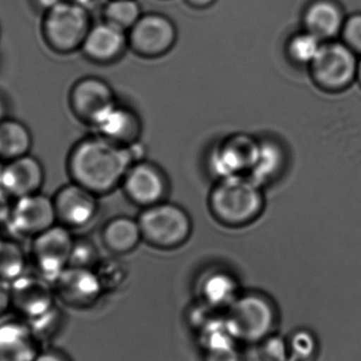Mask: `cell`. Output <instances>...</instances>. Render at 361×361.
I'll return each instance as SVG.
<instances>
[{
  "mask_svg": "<svg viewBox=\"0 0 361 361\" xmlns=\"http://www.w3.org/2000/svg\"><path fill=\"white\" fill-rule=\"evenodd\" d=\"M44 180L42 163L30 154L4 162L0 167V187L16 199L39 192Z\"/></svg>",
  "mask_w": 361,
  "mask_h": 361,
  "instance_id": "obj_16",
  "label": "cell"
},
{
  "mask_svg": "<svg viewBox=\"0 0 361 361\" xmlns=\"http://www.w3.org/2000/svg\"><path fill=\"white\" fill-rule=\"evenodd\" d=\"M143 15L137 0H107L102 8V20L128 33Z\"/></svg>",
  "mask_w": 361,
  "mask_h": 361,
  "instance_id": "obj_26",
  "label": "cell"
},
{
  "mask_svg": "<svg viewBox=\"0 0 361 361\" xmlns=\"http://www.w3.org/2000/svg\"><path fill=\"white\" fill-rule=\"evenodd\" d=\"M34 361H69V360L59 352H44L39 354Z\"/></svg>",
  "mask_w": 361,
  "mask_h": 361,
  "instance_id": "obj_38",
  "label": "cell"
},
{
  "mask_svg": "<svg viewBox=\"0 0 361 361\" xmlns=\"http://www.w3.org/2000/svg\"><path fill=\"white\" fill-rule=\"evenodd\" d=\"M259 140L244 133L231 135L223 140L210 152L208 166L218 180L237 176H247L252 169Z\"/></svg>",
  "mask_w": 361,
  "mask_h": 361,
  "instance_id": "obj_9",
  "label": "cell"
},
{
  "mask_svg": "<svg viewBox=\"0 0 361 361\" xmlns=\"http://www.w3.org/2000/svg\"><path fill=\"white\" fill-rule=\"evenodd\" d=\"M104 292H114L126 281L128 271L124 262L118 258L105 259L99 261L94 269Z\"/></svg>",
  "mask_w": 361,
  "mask_h": 361,
  "instance_id": "obj_28",
  "label": "cell"
},
{
  "mask_svg": "<svg viewBox=\"0 0 361 361\" xmlns=\"http://www.w3.org/2000/svg\"><path fill=\"white\" fill-rule=\"evenodd\" d=\"M225 317L239 343L257 345L274 335L279 319L273 299L258 290L241 292Z\"/></svg>",
  "mask_w": 361,
  "mask_h": 361,
  "instance_id": "obj_3",
  "label": "cell"
},
{
  "mask_svg": "<svg viewBox=\"0 0 361 361\" xmlns=\"http://www.w3.org/2000/svg\"><path fill=\"white\" fill-rule=\"evenodd\" d=\"M54 202L37 192L16 199L11 209L8 224L19 235H36L56 224Z\"/></svg>",
  "mask_w": 361,
  "mask_h": 361,
  "instance_id": "obj_11",
  "label": "cell"
},
{
  "mask_svg": "<svg viewBox=\"0 0 361 361\" xmlns=\"http://www.w3.org/2000/svg\"><path fill=\"white\" fill-rule=\"evenodd\" d=\"M32 135L23 123L14 118L0 121V160L4 162L29 154Z\"/></svg>",
  "mask_w": 361,
  "mask_h": 361,
  "instance_id": "obj_24",
  "label": "cell"
},
{
  "mask_svg": "<svg viewBox=\"0 0 361 361\" xmlns=\"http://www.w3.org/2000/svg\"><path fill=\"white\" fill-rule=\"evenodd\" d=\"M92 25L87 6L61 0L42 14L40 30L49 49L70 54L80 50Z\"/></svg>",
  "mask_w": 361,
  "mask_h": 361,
  "instance_id": "obj_4",
  "label": "cell"
},
{
  "mask_svg": "<svg viewBox=\"0 0 361 361\" xmlns=\"http://www.w3.org/2000/svg\"><path fill=\"white\" fill-rule=\"evenodd\" d=\"M0 35H1V31H0Z\"/></svg>",
  "mask_w": 361,
  "mask_h": 361,
  "instance_id": "obj_42",
  "label": "cell"
},
{
  "mask_svg": "<svg viewBox=\"0 0 361 361\" xmlns=\"http://www.w3.org/2000/svg\"><path fill=\"white\" fill-rule=\"evenodd\" d=\"M99 262V252L92 242L87 239H74L69 267L94 269Z\"/></svg>",
  "mask_w": 361,
  "mask_h": 361,
  "instance_id": "obj_29",
  "label": "cell"
},
{
  "mask_svg": "<svg viewBox=\"0 0 361 361\" xmlns=\"http://www.w3.org/2000/svg\"><path fill=\"white\" fill-rule=\"evenodd\" d=\"M141 240V227L139 221L129 216H118L107 223L103 229V242L106 247L116 255L133 252Z\"/></svg>",
  "mask_w": 361,
  "mask_h": 361,
  "instance_id": "obj_23",
  "label": "cell"
},
{
  "mask_svg": "<svg viewBox=\"0 0 361 361\" xmlns=\"http://www.w3.org/2000/svg\"><path fill=\"white\" fill-rule=\"evenodd\" d=\"M6 110H8V103L4 99V94L0 93V121L6 118Z\"/></svg>",
  "mask_w": 361,
  "mask_h": 361,
  "instance_id": "obj_39",
  "label": "cell"
},
{
  "mask_svg": "<svg viewBox=\"0 0 361 361\" xmlns=\"http://www.w3.org/2000/svg\"><path fill=\"white\" fill-rule=\"evenodd\" d=\"M290 350L297 358H307L313 353L315 343L313 337L307 332H298L294 334L290 341Z\"/></svg>",
  "mask_w": 361,
  "mask_h": 361,
  "instance_id": "obj_32",
  "label": "cell"
},
{
  "mask_svg": "<svg viewBox=\"0 0 361 361\" xmlns=\"http://www.w3.org/2000/svg\"><path fill=\"white\" fill-rule=\"evenodd\" d=\"M25 267L23 248L13 240L0 238V279L14 281L23 275Z\"/></svg>",
  "mask_w": 361,
  "mask_h": 361,
  "instance_id": "obj_27",
  "label": "cell"
},
{
  "mask_svg": "<svg viewBox=\"0 0 361 361\" xmlns=\"http://www.w3.org/2000/svg\"><path fill=\"white\" fill-rule=\"evenodd\" d=\"M122 186L129 200L144 208L164 201L169 192V180L164 171L145 161H139L129 169Z\"/></svg>",
  "mask_w": 361,
  "mask_h": 361,
  "instance_id": "obj_10",
  "label": "cell"
},
{
  "mask_svg": "<svg viewBox=\"0 0 361 361\" xmlns=\"http://www.w3.org/2000/svg\"><path fill=\"white\" fill-rule=\"evenodd\" d=\"M10 195L0 187V226L8 223L12 204L10 203Z\"/></svg>",
  "mask_w": 361,
  "mask_h": 361,
  "instance_id": "obj_35",
  "label": "cell"
},
{
  "mask_svg": "<svg viewBox=\"0 0 361 361\" xmlns=\"http://www.w3.org/2000/svg\"><path fill=\"white\" fill-rule=\"evenodd\" d=\"M357 80L361 87V57H360V63H358Z\"/></svg>",
  "mask_w": 361,
  "mask_h": 361,
  "instance_id": "obj_41",
  "label": "cell"
},
{
  "mask_svg": "<svg viewBox=\"0 0 361 361\" xmlns=\"http://www.w3.org/2000/svg\"><path fill=\"white\" fill-rule=\"evenodd\" d=\"M286 164L283 146L274 140H259L258 152L247 177L263 187L280 177Z\"/></svg>",
  "mask_w": 361,
  "mask_h": 361,
  "instance_id": "obj_21",
  "label": "cell"
},
{
  "mask_svg": "<svg viewBox=\"0 0 361 361\" xmlns=\"http://www.w3.org/2000/svg\"><path fill=\"white\" fill-rule=\"evenodd\" d=\"M260 345L261 358L264 361H286L288 347L283 339L275 335L267 337L259 343Z\"/></svg>",
  "mask_w": 361,
  "mask_h": 361,
  "instance_id": "obj_31",
  "label": "cell"
},
{
  "mask_svg": "<svg viewBox=\"0 0 361 361\" xmlns=\"http://www.w3.org/2000/svg\"><path fill=\"white\" fill-rule=\"evenodd\" d=\"M127 49H129L127 32L102 20L92 25L80 51L92 63L109 65L122 59Z\"/></svg>",
  "mask_w": 361,
  "mask_h": 361,
  "instance_id": "obj_15",
  "label": "cell"
},
{
  "mask_svg": "<svg viewBox=\"0 0 361 361\" xmlns=\"http://www.w3.org/2000/svg\"><path fill=\"white\" fill-rule=\"evenodd\" d=\"M29 1L34 10L44 14L46 11L50 10L61 0H29Z\"/></svg>",
  "mask_w": 361,
  "mask_h": 361,
  "instance_id": "obj_36",
  "label": "cell"
},
{
  "mask_svg": "<svg viewBox=\"0 0 361 361\" xmlns=\"http://www.w3.org/2000/svg\"><path fill=\"white\" fill-rule=\"evenodd\" d=\"M347 16L341 0H309L301 11V27L324 42L339 39Z\"/></svg>",
  "mask_w": 361,
  "mask_h": 361,
  "instance_id": "obj_14",
  "label": "cell"
},
{
  "mask_svg": "<svg viewBox=\"0 0 361 361\" xmlns=\"http://www.w3.org/2000/svg\"><path fill=\"white\" fill-rule=\"evenodd\" d=\"M55 286L61 300L72 307H90L105 293L94 269L80 267H68Z\"/></svg>",
  "mask_w": 361,
  "mask_h": 361,
  "instance_id": "obj_17",
  "label": "cell"
},
{
  "mask_svg": "<svg viewBox=\"0 0 361 361\" xmlns=\"http://www.w3.org/2000/svg\"><path fill=\"white\" fill-rule=\"evenodd\" d=\"M69 103L78 120L93 125L107 108L116 103V99L107 82L95 76H87L72 87Z\"/></svg>",
  "mask_w": 361,
  "mask_h": 361,
  "instance_id": "obj_12",
  "label": "cell"
},
{
  "mask_svg": "<svg viewBox=\"0 0 361 361\" xmlns=\"http://www.w3.org/2000/svg\"><path fill=\"white\" fill-rule=\"evenodd\" d=\"M139 144L121 145L102 135L78 142L68 158V171L74 183L97 195L111 192L122 185L127 171L142 161Z\"/></svg>",
  "mask_w": 361,
  "mask_h": 361,
  "instance_id": "obj_1",
  "label": "cell"
},
{
  "mask_svg": "<svg viewBox=\"0 0 361 361\" xmlns=\"http://www.w3.org/2000/svg\"><path fill=\"white\" fill-rule=\"evenodd\" d=\"M137 221L143 240L160 250L180 247L189 239L192 229L186 210L165 201L144 208Z\"/></svg>",
  "mask_w": 361,
  "mask_h": 361,
  "instance_id": "obj_5",
  "label": "cell"
},
{
  "mask_svg": "<svg viewBox=\"0 0 361 361\" xmlns=\"http://www.w3.org/2000/svg\"><path fill=\"white\" fill-rule=\"evenodd\" d=\"M324 42L310 33L299 29L288 36L286 42V54L294 65L309 68L317 56Z\"/></svg>",
  "mask_w": 361,
  "mask_h": 361,
  "instance_id": "obj_25",
  "label": "cell"
},
{
  "mask_svg": "<svg viewBox=\"0 0 361 361\" xmlns=\"http://www.w3.org/2000/svg\"><path fill=\"white\" fill-rule=\"evenodd\" d=\"M97 195L76 183L61 187L53 197L57 221L68 228L89 224L99 208Z\"/></svg>",
  "mask_w": 361,
  "mask_h": 361,
  "instance_id": "obj_13",
  "label": "cell"
},
{
  "mask_svg": "<svg viewBox=\"0 0 361 361\" xmlns=\"http://www.w3.org/2000/svg\"><path fill=\"white\" fill-rule=\"evenodd\" d=\"M339 39L361 57V11L348 14Z\"/></svg>",
  "mask_w": 361,
  "mask_h": 361,
  "instance_id": "obj_30",
  "label": "cell"
},
{
  "mask_svg": "<svg viewBox=\"0 0 361 361\" xmlns=\"http://www.w3.org/2000/svg\"><path fill=\"white\" fill-rule=\"evenodd\" d=\"M183 1L193 10L203 11L214 6L218 0H183Z\"/></svg>",
  "mask_w": 361,
  "mask_h": 361,
  "instance_id": "obj_37",
  "label": "cell"
},
{
  "mask_svg": "<svg viewBox=\"0 0 361 361\" xmlns=\"http://www.w3.org/2000/svg\"><path fill=\"white\" fill-rule=\"evenodd\" d=\"M201 302L214 311H226L241 294L237 278L224 269L206 271L197 284Z\"/></svg>",
  "mask_w": 361,
  "mask_h": 361,
  "instance_id": "obj_20",
  "label": "cell"
},
{
  "mask_svg": "<svg viewBox=\"0 0 361 361\" xmlns=\"http://www.w3.org/2000/svg\"><path fill=\"white\" fill-rule=\"evenodd\" d=\"M48 283L42 276L21 275L11 283L12 305L35 322L50 315L53 296Z\"/></svg>",
  "mask_w": 361,
  "mask_h": 361,
  "instance_id": "obj_18",
  "label": "cell"
},
{
  "mask_svg": "<svg viewBox=\"0 0 361 361\" xmlns=\"http://www.w3.org/2000/svg\"><path fill=\"white\" fill-rule=\"evenodd\" d=\"M74 239L69 228L63 224L54 226L36 235L32 255L39 275L47 281H56L69 267L70 255Z\"/></svg>",
  "mask_w": 361,
  "mask_h": 361,
  "instance_id": "obj_8",
  "label": "cell"
},
{
  "mask_svg": "<svg viewBox=\"0 0 361 361\" xmlns=\"http://www.w3.org/2000/svg\"><path fill=\"white\" fill-rule=\"evenodd\" d=\"M360 56L341 39L322 44L309 67L314 84L328 93L347 90L357 80Z\"/></svg>",
  "mask_w": 361,
  "mask_h": 361,
  "instance_id": "obj_6",
  "label": "cell"
},
{
  "mask_svg": "<svg viewBox=\"0 0 361 361\" xmlns=\"http://www.w3.org/2000/svg\"><path fill=\"white\" fill-rule=\"evenodd\" d=\"M129 49L143 59H159L173 50L178 42L175 21L159 12L143 13L128 31Z\"/></svg>",
  "mask_w": 361,
  "mask_h": 361,
  "instance_id": "obj_7",
  "label": "cell"
},
{
  "mask_svg": "<svg viewBox=\"0 0 361 361\" xmlns=\"http://www.w3.org/2000/svg\"><path fill=\"white\" fill-rule=\"evenodd\" d=\"M12 305L11 284L6 280L0 279V316L4 315Z\"/></svg>",
  "mask_w": 361,
  "mask_h": 361,
  "instance_id": "obj_34",
  "label": "cell"
},
{
  "mask_svg": "<svg viewBox=\"0 0 361 361\" xmlns=\"http://www.w3.org/2000/svg\"><path fill=\"white\" fill-rule=\"evenodd\" d=\"M93 126L99 135L121 145L137 143L141 135V122L137 114L116 102L99 116Z\"/></svg>",
  "mask_w": 361,
  "mask_h": 361,
  "instance_id": "obj_19",
  "label": "cell"
},
{
  "mask_svg": "<svg viewBox=\"0 0 361 361\" xmlns=\"http://www.w3.org/2000/svg\"><path fill=\"white\" fill-rule=\"evenodd\" d=\"M263 208L262 187L247 176L218 180L210 191V212L225 226H246L260 216Z\"/></svg>",
  "mask_w": 361,
  "mask_h": 361,
  "instance_id": "obj_2",
  "label": "cell"
},
{
  "mask_svg": "<svg viewBox=\"0 0 361 361\" xmlns=\"http://www.w3.org/2000/svg\"><path fill=\"white\" fill-rule=\"evenodd\" d=\"M63 1L73 2V4H80V6H87V8H88V4L92 2L93 0H63Z\"/></svg>",
  "mask_w": 361,
  "mask_h": 361,
  "instance_id": "obj_40",
  "label": "cell"
},
{
  "mask_svg": "<svg viewBox=\"0 0 361 361\" xmlns=\"http://www.w3.org/2000/svg\"><path fill=\"white\" fill-rule=\"evenodd\" d=\"M31 331L17 322L0 326V361H34L37 357Z\"/></svg>",
  "mask_w": 361,
  "mask_h": 361,
  "instance_id": "obj_22",
  "label": "cell"
},
{
  "mask_svg": "<svg viewBox=\"0 0 361 361\" xmlns=\"http://www.w3.org/2000/svg\"><path fill=\"white\" fill-rule=\"evenodd\" d=\"M204 361H243L238 345L204 352Z\"/></svg>",
  "mask_w": 361,
  "mask_h": 361,
  "instance_id": "obj_33",
  "label": "cell"
}]
</instances>
